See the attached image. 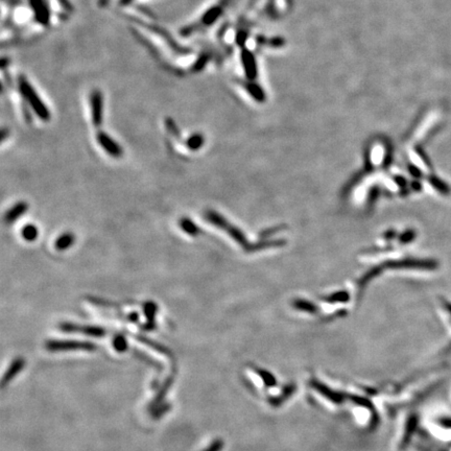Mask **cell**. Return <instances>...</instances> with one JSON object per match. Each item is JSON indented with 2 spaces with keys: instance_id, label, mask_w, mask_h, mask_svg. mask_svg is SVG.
I'll return each mask as SVG.
<instances>
[{
  "instance_id": "cell-19",
  "label": "cell",
  "mask_w": 451,
  "mask_h": 451,
  "mask_svg": "<svg viewBox=\"0 0 451 451\" xmlns=\"http://www.w3.org/2000/svg\"><path fill=\"white\" fill-rule=\"evenodd\" d=\"M223 441L222 440H215L212 442L209 447H207L204 451H220L223 448Z\"/></svg>"
},
{
  "instance_id": "cell-20",
  "label": "cell",
  "mask_w": 451,
  "mask_h": 451,
  "mask_svg": "<svg viewBox=\"0 0 451 451\" xmlns=\"http://www.w3.org/2000/svg\"><path fill=\"white\" fill-rule=\"evenodd\" d=\"M58 1L60 2V4L62 5V7H63L65 11L71 12V11L73 10V8H72V4H71V2L69 1V0H58Z\"/></svg>"
},
{
  "instance_id": "cell-7",
  "label": "cell",
  "mask_w": 451,
  "mask_h": 451,
  "mask_svg": "<svg viewBox=\"0 0 451 451\" xmlns=\"http://www.w3.org/2000/svg\"><path fill=\"white\" fill-rule=\"evenodd\" d=\"M96 139L99 145L103 147L107 154L112 156L114 158L122 157L123 154V147L119 145L112 137H110L106 132L99 131L96 135Z\"/></svg>"
},
{
  "instance_id": "cell-3",
  "label": "cell",
  "mask_w": 451,
  "mask_h": 451,
  "mask_svg": "<svg viewBox=\"0 0 451 451\" xmlns=\"http://www.w3.org/2000/svg\"><path fill=\"white\" fill-rule=\"evenodd\" d=\"M45 348L51 352L68 351V350H86V351H93L96 346L90 342H82V340H58L52 339L47 340Z\"/></svg>"
},
{
  "instance_id": "cell-21",
  "label": "cell",
  "mask_w": 451,
  "mask_h": 451,
  "mask_svg": "<svg viewBox=\"0 0 451 451\" xmlns=\"http://www.w3.org/2000/svg\"><path fill=\"white\" fill-rule=\"evenodd\" d=\"M126 319L130 322H132V323H136V322H138V320H139V315H138L137 312H132V314L127 316Z\"/></svg>"
},
{
  "instance_id": "cell-16",
  "label": "cell",
  "mask_w": 451,
  "mask_h": 451,
  "mask_svg": "<svg viewBox=\"0 0 451 451\" xmlns=\"http://www.w3.org/2000/svg\"><path fill=\"white\" fill-rule=\"evenodd\" d=\"M113 347L117 352H124L127 348V343H126L125 337L121 334L116 335L113 338Z\"/></svg>"
},
{
  "instance_id": "cell-14",
  "label": "cell",
  "mask_w": 451,
  "mask_h": 451,
  "mask_svg": "<svg viewBox=\"0 0 451 451\" xmlns=\"http://www.w3.org/2000/svg\"><path fill=\"white\" fill-rule=\"evenodd\" d=\"M186 146L191 151H197L201 149L202 146L204 144V137L201 134H195L190 136L188 139L186 140Z\"/></svg>"
},
{
  "instance_id": "cell-13",
  "label": "cell",
  "mask_w": 451,
  "mask_h": 451,
  "mask_svg": "<svg viewBox=\"0 0 451 451\" xmlns=\"http://www.w3.org/2000/svg\"><path fill=\"white\" fill-rule=\"evenodd\" d=\"M21 234H22V237L25 239V241L34 242V241H36L37 237H38L39 231H38V228H37L35 225L29 224V225H26V226L23 227Z\"/></svg>"
},
{
  "instance_id": "cell-6",
  "label": "cell",
  "mask_w": 451,
  "mask_h": 451,
  "mask_svg": "<svg viewBox=\"0 0 451 451\" xmlns=\"http://www.w3.org/2000/svg\"><path fill=\"white\" fill-rule=\"evenodd\" d=\"M30 5L34 13L36 21L43 26H47L50 22V10L46 0H30Z\"/></svg>"
},
{
  "instance_id": "cell-1",
  "label": "cell",
  "mask_w": 451,
  "mask_h": 451,
  "mask_svg": "<svg viewBox=\"0 0 451 451\" xmlns=\"http://www.w3.org/2000/svg\"><path fill=\"white\" fill-rule=\"evenodd\" d=\"M18 89H19V92L23 99L27 103L33 111L36 113V115L38 116L41 121L43 122H48L50 119V112L46 106L39 94L37 93L36 89L31 85V82H29L25 77H20L18 79Z\"/></svg>"
},
{
  "instance_id": "cell-17",
  "label": "cell",
  "mask_w": 451,
  "mask_h": 451,
  "mask_svg": "<svg viewBox=\"0 0 451 451\" xmlns=\"http://www.w3.org/2000/svg\"><path fill=\"white\" fill-rule=\"evenodd\" d=\"M170 384H171V379H169L168 381H166V383H165V384L163 385V388L161 389L160 393H159L157 396H156V398H155V400H154V406H158L159 402L164 398V396H165V394H166L167 390L169 389Z\"/></svg>"
},
{
  "instance_id": "cell-12",
  "label": "cell",
  "mask_w": 451,
  "mask_h": 451,
  "mask_svg": "<svg viewBox=\"0 0 451 451\" xmlns=\"http://www.w3.org/2000/svg\"><path fill=\"white\" fill-rule=\"evenodd\" d=\"M179 225L183 231L190 236H197L200 233V229L198 228V226L189 218H182Z\"/></svg>"
},
{
  "instance_id": "cell-11",
  "label": "cell",
  "mask_w": 451,
  "mask_h": 451,
  "mask_svg": "<svg viewBox=\"0 0 451 451\" xmlns=\"http://www.w3.org/2000/svg\"><path fill=\"white\" fill-rule=\"evenodd\" d=\"M75 241L76 236L71 232L63 233L59 238H57L56 243H54V247H56L58 251H64L66 250V248H69L73 244H75Z\"/></svg>"
},
{
  "instance_id": "cell-18",
  "label": "cell",
  "mask_w": 451,
  "mask_h": 451,
  "mask_svg": "<svg viewBox=\"0 0 451 451\" xmlns=\"http://www.w3.org/2000/svg\"><path fill=\"white\" fill-rule=\"evenodd\" d=\"M165 123H166V127L168 128V131L171 133V135L179 139V138H180V131H179V128L177 127V125L174 124V123L171 121V119L170 118L166 119V121H165Z\"/></svg>"
},
{
  "instance_id": "cell-4",
  "label": "cell",
  "mask_w": 451,
  "mask_h": 451,
  "mask_svg": "<svg viewBox=\"0 0 451 451\" xmlns=\"http://www.w3.org/2000/svg\"><path fill=\"white\" fill-rule=\"evenodd\" d=\"M91 108V119L94 126L99 127L104 122V95L102 91L97 89L91 92L89 97Z\"/></svg>"
},
{
  "instance_id": "cell-15",
  "label": "cell",
  "mask_w": 451,
  "mask_h": 451,
  "mask_svg": "<svg viewBox=\"0 0 451 451\" xmlns=\"http://www.w3.org/2000/svg\"><path fill=\"white\" fill-rule=\"evenodd\" d=\"M218 14H219V7H212L203 16V18H202V24L209 25L210 23H212L217 18Z\"/></svg>"
},
{
  "instance_id": "cell-2",
  "label": "cell",
  "mask_w": 451,
  "mask_h": 451,
  "mask_svg": "<svg viewBox=\"0 0 451 451\" xmlns=\"http://www.w3.org/2000/svg\"><path fill=\"white\" fill-rule=\"evenodd\" d=\"M205 218L208 220L209 223L213 224L217 228L222 229V230H224V231H226L230 236H231L234 239L235 242H237L239 245L243 246L244 247H246V250H248V248H250V247L247 246V242H246V239L244 233H242L241 230L237 229L236 227H234L233 225L230 224L227 219L224 218V216H222L219 213L215 212V211L209 210V211H206Z\"/></svg>"
},
{
  "instance_id": "cell-5",
  "label": "cell",
  "mask_w": 451,
  "mask_h": 451,
  "mask_svg": "<svg viewBox=\"0 0 451 451\" xmlns=\"http://www.w3.org/2000/svg\"><path fill=\"white\" fill-rule=\"evenodd\" d=\"M59 328L64 332H81L89 336L93 337H104L107 334L106 329L98 326H89V325H78L73 323H61Z\"/></svg>"
},
{
  "instance_id": "cell-8",
  "label": "cell",
  "mask_w": 451,
  "mask_h": 451,
  "mask_svg": "<svg viewBox=\"0 0 451 451\" xmlns=\"http://www.w3.org/2000/svg\"><path fill=\"white\" fill-rule=\"evenodd\" d=\"M25 364H26V362L23 360L22 357L15 358V360L12 362V364L10 365V367H8V369L5 372L4 376L2 377V380H1L2 388L6 385V383L12 381L15 377L22 371Z\"/></svg>"
},
{
  "instance_id": "cell-9",
  "label": "cell",
  "mask_w": 451,
  "mask_h": 451,
  "mask_svg": "<svg viewBox=\"0 0 451 451\" xmlns=\"http://www.w3.org/2000/svg\"><path fill=\"white\" fill-rule=\"evenodd\" d=\"M143 311H144V315L146 317L147 322H146V324H144L142 326V329L146 330V331H152L156 328L155 317L158 311V306L156 305L154 302H147L143 306Z\"/></svg>"
},
{
  "instance_id": "cell-10",
  "label": "cell",
  "mask_w": 451,
  "mask_h": 451,
  "mask_svg": "<svg viewBox=\"0 0 451 451\" xmlns=\"http://www.w3.org/2000/svg\"><path fill=\"white\" fill-rule=\"evenodd\" d=\"M29 208L25 202H19L16 205H14L10 210L5 213V222L6 223H13L17 220L21 215H23Z\"/></svg>"
}]
</instances>
